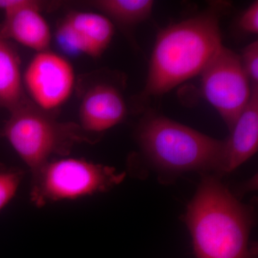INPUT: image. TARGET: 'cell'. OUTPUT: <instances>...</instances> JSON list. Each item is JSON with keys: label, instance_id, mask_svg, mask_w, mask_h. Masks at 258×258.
<instances>
[{"label": "cell", "instance_id": "1", "mask_svg": "<svg viewBox=\"0 0 258 258\" xmlns=\"http://www.w3.org/2000/svg\"><path fill=\"white\" fill-rule=\"evenodd\" d=\"M220 8L174 24L158 35L144 96H161L201 74L222 46Z\"/></svg>", "mask_w": 258, "mask_h": 258}, {"label": "cell", "instance_id": "2", "mask_svg": "<svg viewBox=\"0 0 258 258\" xmlns=\"http://www.w3.org/2000/svg\"><path fill=\"white\" fill-rule=\"evenodd\" d=\"M186 223L197 258H249L250 212L215 178L202 181Z\"/></svg>", "mask_w": 258, "mask_h": 258}, {"label": "cell", "instance_id": "3", "mask_svg": "<svg viewBox=\"0 0 258 258\" xmlns=\"http://www.w3.org/2000/svg\"><path fill=\"white\" fill-rule=\"evenodd\" d=\"M138 139L144 154L162 170L224 171L226 141L212 138L166 117L147 118L141 125Z\"/></svg>", "mask_w": 258, "mask_h": 258}, {"label": "cell", "instance_id": "4", "mask_svg": "<svg viewBox=\"0 0 258 258\" xmlns=\"http://www.w3.org/2000/svg\"><path fill=\"white\" fill-rule=\"evenodd\" d=\"M10 113L3 135L32 174L54 156H67L74 144L86 140L79 125L59 123L31 102Z\"/></svg>", "mask_w": 258, "mask_h": 258}, {"label": "cell", "instance_id": "5", "mask_svg": "<svg viewBox=\"0 0 258 258\" xmlns=\"http://www.w3.org/2000/svg\"><path fill=\"white\" fill-rule=\"evenodd\" d=\"M124 178L125 174L109 166L64 156L32 173L30 197L34 205L43 207L105 192Z\"/></svg>", "mask_w": 258, "mask_h": 258}, {"label": "cell", "instance_id": "6", "mask_svg": "<svg viewBox=\"0 0 258 258\" xmlns=\"http://www.w3.org/2000/svg\"><path fill=\"white\" fill-rule=\"evenodd\" d=\"M201 76L204 96L231 130L248 103L252 91L240 55L222 45Z\"/></svg>", "mask_w": 258, "mask_h": 258}, {"label": "cell", "instance_id": "7", "mask_svg": "<svg viewBox=\"0 0 258 258\" xmlns=\"http://www.w3.org/2000/svg\"><path fill=\"white\" fill-rule=\"evenodd\" d=\"M76 81L71 62L50 49L36 52L23 73L25 93L34 106L47 113L69 101Z\"/></svg>", "mask_w": 258, "mask_h": 258}, {"label": "cell", "instance_id": "8", "mask_svg": "<svg viewBox=\"0 0 258 258\" xmlns=\"http://www.w3.org/2000/svg\"><path fill=\"white\" fill-rule=\"evenodd\" d=\"M114 25L100 13L76 12L61 22L57 32V42L69 52L96 57L111 44Z\"/></svg>", "mask_w": 258, "mask_h": 258}, {"label": "cell", "instance_id": "9", "mask_svg": "<svg viewBox=\"0 0 258 258\" xmlns=\"http://www.w3.org/2000/svg\"><path fill=\"white\" fill-rule=\"evenodd\" d=\"M126 105L117 88L99 83L85 93L79 111V127L84 135L109 130L120 123L126 115Z\"/></svg>", "mask_w": 258, "mask_h": 258}, {"label": "cell", "instance_id": "10", "mask_svg": "<svg viewBox=\"0 0 258 258\" xmlns=\"http://www.w3.org/2000/svg\"><path fill=\"white\" fill-rule=\"evenodd\" d=\"M0 33L11 42L36 52L49 50L52 40L50 25L41 13V7L31 0L28 5L5 15Z\"/></svg>", "mask_w": 258, "mask_h": 258}, {"label": "cell", "instance_id": "11", "mask_svg": "<svg viewBox=\"0 0 258 258\" xmlns=\"http://www.w3.org/2000/svg\"><path fill=\"white\" fill-rule=\"evenodd\" d=\"M230 131V138L226 141L225 172L235 170L257 152L258 86L252 87L248 103Z\"/></svg>", "mask_w": 258, "mask_h": 258}, {"label": "cell", "instance_id": "12", "mask_svg": "<svg viewBox=\"0 0 258 258\" xmlns=\"http://www.w3.org/2000/svg\"><path fill=\"white\" fill-rule=\"evenodd\" d=\"M26 102L20 55L0 33V107L11 112Z\"/></svg>", "mask_w": 258, "mask_h": 258}, {"label": "cell", "instance_id": "13", "mask_svg": "<svg viewBox=\"0 0 258 258\" xmlns=\"http://www.w3.org/2000/svg\"><path fill=\"white\" fill-rule=\"evenodd\" d=\"M93 5L112 23L132 26L149 18L154 3L152 0H98Z\"/></svg>", "mask_w": 258, "mask_h": 258}, {"label": "cell", "instance_id": "14", "mask_svg": "<svg viewBox=\"0 0 258 258\" xmlns=\"http://www.w3.org/2000/svg\"><path fill=\"white\" fill-rule=\"evenodd\" d=\"M23 178L20 169L0 164V211L15 198Z\"/></svg>", "mask_w": 258, "mask_h": 258}, {"label": "cell", "instance_id": "15", "mask_svg": "<svg viewBox=\"0 0 258 258\" xmlns=\"http://www.w3.org/2000/svg\"><path fill=\"white\" fill-rule=\"evenodd\" d=\"M241 62L252 87L258 86V42H252L244 49Z\"/></svg>", "mask_w": 258, "mask_h": 258}, {"label": "cell", "instance_id": "16", "mask_svg": "<svg viewBox=\"0 0 258 258\" xmlns=\"http://www.w3.org/2000/svg\"><path fill=\"white\" fill-rule=\"evenodd\" d=\"M240 28L249 34L258 32V2L255 1L244 12L239 22Z\"/></svg>", "mask_w": 258, "mask_h": 258}, {"label": "cell", "instance_id": "17", "mask_svg": "<svg viewBox=\"0 0 258 258\" xmlns=\"http://www.w3.org/2000/svg\"><path fill=\"white\" fill-rule=\"evenodd\" d=\"M30 1L31 0H0V11L4 15L9 14L28 5Z\"/></svg>", "mask_w": 258, "mask_h": 258}]
</instances>
